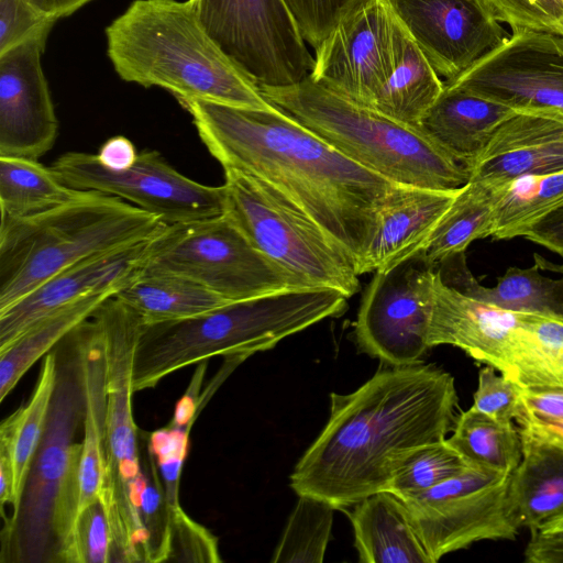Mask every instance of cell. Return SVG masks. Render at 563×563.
Returning <instances> with one entry per match:
<instances>
[{
	"mask_svg": "<svg viewBox=\"0 0 563 563\" xmlns=\"http://www.w3.org/2000/svg\"><path fill=\"white\" fill-rule=\"evenodd\" d=\"M563 206V170L528 175L499 185L492 238L509 240L525 234Z\"/></svg>",
	"mask_w": 563,
	"mask_h": 563,
	"instance_id": "obj_34",
	"label": "cell"
},
{
	"mask_svg": "<svg viewBox=\"0 0 563 563\" xmlns=\"http://www.w3.org/2000/svg\"><path fill=\"white\" fill-rule=\"evenodd\" d=\"M472 408L498 421H517L523 413L520 386L486 365L478 372Z\"/></svg>",
	"mask_w": 563,
	"mask_h": 563,
	"instance_id": "obj_43",
	"label": "cell"
},
{
	"mask_svg": "<svg viewBox=\"0 0 563 563\" xmlns=\"http://www.w3.org/2000/svg\"><path fill=\"white\" fill-rule=\"evenodd\" d=\"M139 510L146 539V562L169 561L172 553L169 511L156 461L148 450L143 464Z\"/></svg>",
	"mask_w": 563,
	"mask_h": 563,
	"instance_id": "obj_38",
	"label": "cell"
},
{
	"mask_svg": "<svg viewBox=\"0 0 563 563\" xmlns=\"http://www.w3.org/2000/svg\"><path fill=\"white\" fill-rule=\"evenodd\" d=\"M434 277L435 264L421 249L374 272L354 323L358 349L389 366L419 364L431 349Z\"/></svg>",
	"mask_w": 563,
	"mask_h": 563,
	"instance_id": "obj_12",
	"label": "cell"
},
{
	"mask_svg": "<svg viewBox=\"0 0 563 563\" xmlns=\"http://www.w3.org/2000/svg\"><path fill=\"white\" fill-rule=\"evenodd\" d=\"M305 41L314 49L332 30L347 0H285Z\"/></svg>",
	"mask_w": 563,
	"mask_h": 563,
	"instance_id": "obj_44",
	"label": "cell"
},
{
	"mask_svg": "<svg viewBox=\"0 0 563 563\" xmlns=\"http://www.w3.org/2000/svg\"><path fill=\"white\" fill-rule=\"evenodd\" d=\"M141 273L178 275L228 301L308 288L257 250L224 213L166 224L150 241Z\"/></svg>",
	"mask_w": 563,
	"mask_h": 563,
	"instance_id": "obj_10",
	"label": "cell"
},
{
	"mask_svg": "<svg viewBox=\"0 0 563 563\" xmlns=\"http://www.w3.org/2000/svg\"><path fill=\"white\" fill-rule=\"evenodd\" d=\"M36 9L55 19L71 15L93 0H26Z\"/></svg>",
	"mask_w": 563,
	"mask_h": 563,
	"instance_id": "obj_49",
	"label": "cell"
},
{
	"mask_svg": "<svg viewBox=\"0 0 563 563\" xmlns=\"http://www.w3.org/2000/svg\"><path fill=\"white\" fill-rule=\"evenodd\" d=\"M67 186L117 197L156 216L166 224L187 223L224 213V187L208 186L175 169L157 151L139 153L135 163L115 170L97 154L68 152L51 167Z\"/></svg>",
	"mask_w": 563,
	"mask_h": 563,
	"instance_id": "obj_14",
	"label": "cell"
},
{
	"mask_svg": "<svg viewBox=\"0 0 563 563\" xmlns=\"http://www.w3.org/2000/svg\"><path fill=\"white\" fill-rule=\"evenodd\" d=\"M444 85L518 112L563 113V37L528 30L512 32Z\"/></svg>",
	"mask_w": 563,
	"mask_h": 563,
	"instance_id": "obj_16",
	"label": "cell"
},
{
	"mask_svg": "<svg viewBox=\"0 0 563 563\" xmlns=\"http://www.w3.org/2000/svg\"><path fill=\"white\" fill-rule=\"evenodd\" d=\"M520 435L522 457L510 475L507 505L516 527L532 532L563 515V448Z\"/></svg>",
	"mask_w": 563,
	"mask_h": 563,
	"instance_id": "obj_25",
	"label": "cell"
},
{
	"mask_svg": "<svg viewBox=\"0 0 563 563\" xmlns=\"http://www.w3.org/2000/svg\"><path fill=\"white\" fill-rule=\"evenodd\" d=\"M498 22L512 32L528 30L563 37V0H483Z\"/></svg>",
	"mask_w": 563,
	"mask_h": 563,
	"instance_id": "obj_40",
	"label": "cell"
},
{
	"mask_svg": "<svg viewBox=\"0 0 563 563\" xmlns=\"http://www.w3.org/2000/svg\"><path fill=\"white\" fill-rule=\"evenodd\" d=\"M73 336L84 385L80 512L99 498L107 417L106 371L102 331L93 314L73 330Z\"/></svg>",
	"mask_w": 563,
	"mask_h": 563,
	"instance_id": "obj_24",
	"label": "cell"
},
{
	"mask_svg": "<svg viewBox=\"0 0 563 563\" xmlns=\"http://www.w3.org/2000/svg\"><path fill=\"white\" fill-rule=\"evenodd\" d=\"M151 240L80 261L0 312V350L37 320L79 298L101 290L119 291L142 272Z\"/></svg>",
	"mask_w": 563,
	"mask_h": 563,
	"instance_id": "obj_20",
	"label": "cell"
},
{
	"mask_svg": "<svg viewBox=\"0 0 563 563\" xmlns=\"http://www.w3.org/2000/svg\"><path fill=\"white\" fill-rule=\"evenodd\" d=\"M264 97L345 157L391 183L457 189L467 167L419 128L357 104L309 76L285 87H260Z\"/></svg>",
	"mask_w": 563,
	"mask_h": 563,
	"instance_id": "obj_7",
	"label": "cell"
},
{
	"mask_svg": "<svg viewBox=\"0 0 563 563\" xmlns=\"http://www.w3.org/2000/svg\"><path fill=\"white\" fill-rule=\"evenodd\" d=\"M327 424L297 462L290 487L344 510L387 490L400 456L453 430L454 377L432 364L378 369L350 394L330 395Z\"/></svg>",
	"mask_w": 563,
	"mask_h": 563,
	"instance_id": "obj_2",
	"label": "cell"
},
{
	"mask_svg": "<svg viewBox=\"0 0 563 563\" xmlns=\"http://www.w3.org/2000/svg\"><path fill=\"white\" fill-rule=\"evenodd\" d=\"M540 255L530 267H509L493 287L478 283L467 267L465 253L435 264L439 274L472 297L511 311L563 314V276L544 275Z\"/></svg>",
	"mask_w": 563,
	"mask_h": 563,
	"instance_id": "obj_27",
	"label": "cell"
},
{
	"mask_svg": "<svg viewBox=\"0 0 563 563\" xmlns=\"http://www.w3.org/2000/svg\"><path fill=\"white\" fill-rule=\"evenodd\" d=\"M499 185L468 180L439 220L421 250L438 264L465 253L475 240L492 236Z\"/></svg>",
	"mask_w": 563,
	"mask_h": 563,
	"instance_id": "obj_31",
	"label": "cell"
},
{
	"mask_svg": "<svg viewBox=\"0 0 563 563\" xmlns=\"http://www.w3.org/2000/svg\"><path fill=\"white\" fill-rule=\"evenodd\" d=\"M439 76L452 80L498 47L507 32L483 0H389Z\"/></svg>",
	"mask_w": 563,
	"mask_h": 563,
	"instance_id": "obj_18",
	"label": "cell"
},
{
	"mask_svg": "<svg viewBox=\"0 0 563 563\" xmlns=\"http://www.w3.org/2000/svg\"><path fill=\"white\" fill-rule=\"evenodd\" d=\"M517 422L521 433L563 448V420H539L521 416Z\"/></svg>",
	"mask_w": 563,
	"mask_h": 563,
	"instance_id": "obj_48",
	"label": "cell"
},
{
	"mask_svg": "<svg viewBox=\"0 0 563 563\" xmlns=\"http://www.w3.org/2000/svg\"><path fill=\"white\" fill-rule=\"evenodd\" d=\"M87 190L65 185L49 167L37 159L0 157L1 214L27 217L65 205Z\"/></svg>",
	"mask_w": 563,
	"mask_h": 563,
	"instance_id": "obj_33",
	"label": "cell"
},
{
	"mask_svg": "<svg viewBox=\"0 0 563 563\" xmlns=\"http://www.w3.org/2000/svg\"><path fill=\"white\" fill-rule=\"evenodd\" d=\"M181 104L223 169L240 170L284 194L338 243L358 274L379 211L398 184L345 157L276 106Z\"/></svg>",
	"mask_w": 563,
	"mask_h": 563,
	"instance_id": "obj_1",
	"label": "cell"
},
{
	"mask_svg": "<svg viewBox=\"0 0 563 563\" xmlns=\"http://www.w3.org/2000/svg\"><path fill=\"white\" fill-rule=\"evenodd\" d=\"M56 375L57 351L54 347L43 357L37 382L27 402L4 419L0 427V453L9 457L13 473L12 510L20 501L46 428Z\"/></svg>",
	"mask_w": 563,
	"mask_h": 563,
	"instance_id": "obj_30",
	"label": "cell"
},
{
	"mask_svg": "<svg viewBox=\"0 0 563 563\" xmlns=\"http://www.w3.org/2000/svg\"><path fill=\"white\" fill-rule=\"evenodd\" d=\"M531 533L550 537H563V515L550 520Z\"/></svg>",
	"mask_w": 563,
	"mask_h": 563,
	"instance_id": "obj_50",
	"label": "cell"
},
{
	"mask_svg": "<svg viewBox=\"0 0 563 563\" xmlns=\"http://www.w3.org/2000/svg\"><path fill=\"white\" fill-rule=\"evenodd\" d=\"M346 511L362 563H433L402 500L388 490L372 494Z\"/></svg>",
	"mask_w": 563,
	"mask_h": 563,
	"instance_id": "obj_26",
	"label": "cell"
},
{
	"mask_svg": "<svg viewBox=\"0 0 563 563\" xmlns=\"http://www.w3.org/2000/svg\"><path fill=\"white\" fill-rule=\"evenodd\" d=\"M112 539L100 498L85 506L76 520L65 563H111Z\"/></svg>",
	"mask_w": 563,
	"mask_h": 563,
	"instance_id": "obj_39",
	"label": "cell"
},
{
	"mask_svg": "<svg viewBox=\"0 0 563 563\" xmlns=\"http://www.w3.org/2000/svg\"><path fill=\"white\" fill-rule=\"evenodd\" d=\"M104 349L107 417L99 498L110 525L111 563L146 562V539L139 510L143 477L133 415V358L144 322L117 297L93 313Z\"/></svg>",
	"mask_w": 563,
	"mask_h": 563,
	"instance_id": "obj_8",
	"label": "cell"
},
{
	"mask_svg": "<svg viewBox=\"0 0 563 563\" xmlns=\"http://www.w3.org/2000/svg\"><path fill=\"white\" fill-rule=\"evenodd\" d=\"M443 89L444 82L398 18L395 65L372 109L418 128Z\"/></svg>",
	"mask_w": 563,
	"mask_h": 563,
	"instance_id": "obj_28",
	"label": "cell"
},
{
	"mask_svg": "<svg viewBox=\"0 0 563 563\" xmlns=\"http://www.w3.org/2000/svg\"><path fill=\"white\" fill-rule=\"evenodd\" d=\"M446 442L470 464L512 473L522 457L519 429L472 407L457 415Z\"/></svg>",
	"mask_w": 563,
	"mask_h": 563,
	"instance_id": "obj_35",
	"label": "cell"
},
{
	"mask_svg": "<svg viewBox=\"0 0 563 563\" xmlns=\"http://www.w3.org/2000/svg\"><path fill=\"white\" fill-rule=\"evenodd\" d=\"M523 238L563 257V206L537 222Z\"/></svg>",
	"mask_w": 563,
	"mask_h": 563,
	"instance_id": "obj_46",
	"label": "cell"
},
{
	"mask_svg": "<svg viewBox=\"0 0 563 563\" xmlns=\"http://www.w3.org/2000/svg\"><path fill=\"white\" fill-rule=\"evenodd\" d=\"M216 44L260 87L307 78L314 65L285 0H189Z\"/></svg>",
	"mask_w": 563,
	"mask_h": 563,
	"instance_id": "obj_11",
	"label": "cell"
},
{
	"mask_svg": "<svg viewBox=\"0 0 563 563\" xmlns=\"http://www.w3.org/2000/svg\"><path fill=\"white\" fill-rule=\"evenodd\" d=\"M137 155L133 143L122 135L108 139L97 153L102 165L115 170L130 168L135 163Z\"/></svg>",
	"mask_w": 563,
	"mask_h": 563,
	"instance_id": "obj_47",
	"label": "cell"
},
{
	"mask_svg": "<svg viewBox=\"0 0 563 563\" xmlns=\"http://www.w3.org/2000/svg\"><path fill=\"white\" fill-rule=\"evenodd\" d=\"M460 188L397 185L379 211L358 275L388 268L420 250Z\"/></svg>",
	"mask_w": 563,
	"mask_h": 563,
	"instance_id": "obj_22",
	"label": "cell"
},
{
	"mask_svg": "<svg viewBox=\"0 0 563 563\" xmlns=\"http://www.w3.org/2000/svg\"><path fill=\"white\" fill-rule=\"evenodd\" d=\"M467 169L470 180L494 185L563 170V113L517 112L499 125Z\"/></svg>",
	"mask_w": 563,
	"mask_h": 563,
	"instance_id": "obj_21",
	"label": "cell"
},
{
	"mask_svg": "<svg viewBox=\"0 0 563 563\" xmlns=\"http://www.w3.org/2000/svg\"><path fill=\"white\" fill-rule=\"evenodd\" d=\"M119 77L159 87L179 102L272 109L260 86L208 35L189 0H134L106 29Z\"/></svg>",
	"mask_w": 563,
	"mask_h": 563,
	"instance_id": "obj_3",
	"label": "cell"
},
{
	"mask_svg": "<svg viewBox=\"0 0 563 563\" xmlns=\"http://www.w3.org/2000/svg\"><path fill=\"white\" fill-rule=\"evenodd\" d=\"M522 416L539 420H563V387L521 388Z\"/></svg>",
	"mask_w": 563,
	"mask_h": 563,
	"instance_id": "obj_45",
	"label": "cell"
},
{
	"mask_svg": "<svg viewBox=\"0 0 563 563\" xmlns=\"http://www.w3.org/2000/svg\"><path fill=\"white\" fill-rule=\"evenodd\" d=\"M31 41L0 55V157L37 159L57 137L58 121L41 55Z\"/></svg>",
	"mask_w": 563,
	"mask_h": 563,
	"instance_id": "obj_19",
	"label": "cell"
},
{
	"mask_svg": "<svg viewBox=\"0 0 563 563\" xmlns=\"http://www.w3.org/2000/svg\"><path fill=\"white\" fill-rule=\"evenodd\" d=\"M347 297L329 287L295 288L230 301L201 314L144 324L133 358V388L213 356L247 357L274 347L327 318L340 317Z\"/></svg>",
	"mask_w": 563,
	"mask_h": 563,
	"instance_id": "obj_4",
	"label": "cell"
},
{
	"mask_svg": "<svg viewBox=\"0 0 563 563\" xmlns=\"http://www.w3.org/2000/svg\"><path fill=\"white\" fill-rule=\"evenodd\" d=\"M46 428L20 501L1 532L2 563H65L80 506L84 385L73 331L56 346Z\"/></svg>",
	"mask_w": 563,
	"mask_h": 563,
	"instance_id": "obj_5",
	"label": "cell"
},
{
	"mask_svg": "<svg viewBox=\"0 0 563 563\" xmlns=\"http://www.w3.org/2000/svg\"><path fill=\"white\" fill-rule=\"evenodd\" d=\"M166 223L113 196L80 198L27 217L1 214L0 312L88 257L148 241Z\"/></svg>",
	"mask_w": 563,
	"mask_h": 563,
	"instance_id": "obj_6",
	"label": "cell"
},
{
	"mask_svg": "<svg viewBox=\"0 0 563 563\" xmlns=\"http://www.w3.org/2000/svg\"><path fill=\"white\" fill-rule=\"evenodd\" d=\"M520 318L538 360L563 387V314L520 311Z\"/></svg>",
	"mask_w": 563,
	"mask_h": 563,
	"instance_id": "obj_42",
	"label": "cell"
},
{
	"mask_svg": "<svg viewBox=\"0 0 563 563\" xmlns=\"http://www.w3.org/2000/svg\"><path fill=\"white\" fill-rule=\"evenodd\" d=\"M139 313L144 324L191 318L227 302L206 287L172 274H143L115 295Z\"/></svg>",
	"mask_w": 563,
	"mask_h": 563,
	"instance_id": "obj_32",
	"label": "cell"
},
{
	"mask_svg": "<svg viewBox=\"0 0 563 563\" xmlns=\"http://www.w3.org/2000/svg\"><path fill=\"white\" fill-rule=\"evenodd\" d=\"M224 214L249 241L307 287H329L347 298L360 290L355 265L306 212L269 184L223 169Z\"/></svg>",
	"mask_w": 563,
	"mask_h": 563,
	"instance_id": "obj_9",
	"label": "cell"
},
{
	"mask_svg": "<svg viewBox=\"0 0 563 563\" xmlns=\"http://www.w3.org/2000/svg\"><path fill=\"white\" fill-rule=\"evenodd\" d=\"M517 112L505 104L444 85L441 96L418 128L468 168L499 125Z\"/></svg>",
	"mask_w": 563,
	"mask_h": 563,
	"instance_id": "obj_23",
	"label": "cell"
},
{
	"mask_svg": "<svg viewBox=\"0 0 563 563\" xmlns=\"http://www.w3.org/2000/svg\"><path fill=\"white\" fill-rule=\"evenodd\" d=\"M428 343L459 347L521 388L532 387L520 312L472 297L445 280L437 267Z\"/></svg>",
	"mask_w": 563,
	"mask_h": 563,
	"instance_id": "obj_17",
	"label": "cell"
},
{
	"mask_svg": "<svg viewBox=\"0 0 563 563\" xmlns=\"http://www.w3.org/2000/svg\"><path fill=\"white\" fill-rule=\"evenodd\" d=\"M56 21L26 0H0V55L31 41L46 44Z\"/></svg>",
	"mask_w": 563,
	"mask_h": 563,
	"instance_id": "obj_41",
	"label": "cell"
},
{
	"mask_svg": "<svg viewBox=\"0 0 563 563\" xmlns=\"http://www.w3.org/2000/svg\"><path fill=\"white\" fill-rule=\"evenodd\" d=\"M397 24L389 0H347L314 49L309 77L357 104L373 108L395 65Z\"/></svg>",
	"mask_w": 563,
	"mask_h": 563,
	"instance_id": "obj_15",
	"label": "cell"
},
{
	"mask_svg": "<svg viewBox=\"0 0 563 563\" xmlns=\"http://www.w3.org/2000/svg\"><path fill=\"white\" fill-rule=\"evenodd\" d=\"M117 292L114 289L101 290L79 298L37 320L0 350V401L9 396L35 362L49 353Z\"/></svg>",
	"mask_w": 563,
	"mask_h": 563,
	"instance_id": "obj_29",
	"label": "cell"
},
{
	"mask_svg": "<svg viewBox=\"0 0 563 563\" xmlns=\"http://www.w3.org/2000/svg\"><path fill=\"white\" fill-rule=\"evenodd\" d=\"M334 510L322 498L299 495L272 562L321 563L330 540Z\"/></svg>",
	"mask_w": 563,
	"mask_h": 563,
	"instance_id": "obj_36",
	"label": "cell"
},
{
	"mask_svg": "<svg viewBox=\"0 0 563 563\" xmlns=\"http://www.w3.org/2000/svg\"><path fill=\"white\" fill-rule=\"evenodd\" d=\"M468 466L446 440L427 443L400 456L387 490L400 499L411 497L463 473Z\"/></svg>",
	"mask_w": 563,
	"mask_h": 563,
	"instance_id": "obj_37",
	"label": "cell"
},
{
	"mask_svg": "<svg viewBox=\"0 0 563 563\" xmlns=\"http://www.w3.org/2000/svg\"><path fill=\"white\" fill-rule=\"evenodd\" d=\"M511 473L470 465L418 495L401 499L433 563L483 540H514L519 531L508 514Z\"/></svg>",
	"mask_w": 563,
	"mask_h": 563,
	"instance_id": "obj_13",
	"label": "cell"
}]
</instances>
